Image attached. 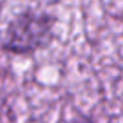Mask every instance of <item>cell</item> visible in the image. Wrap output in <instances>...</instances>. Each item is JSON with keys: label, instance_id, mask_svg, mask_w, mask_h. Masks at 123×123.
I'll use <instances>...</instances> for the list:
<instances>
[{"label": "cell", "instance_id": "1", "mask_svg": "<svg viewBox=\"0 0 123 123\" xmlns=\"http://www.w3.org/2000/svg\"><path fill=\"white\" fill-rule=\"evenodd\" d=\"M54 18L45 13L25 11L7 25L4 49L15 54H31L49 42Z\"/></svg>", "mask_w": 123, "mask_h": 123}]
</instances>
